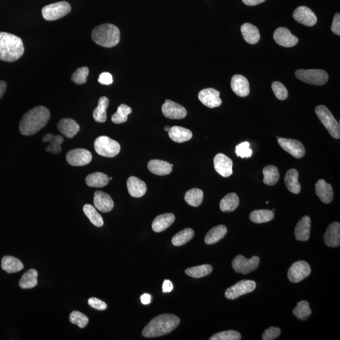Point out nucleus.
<instances>
[{"mask_svg":"<svg viewBox=\"0 0 340 340\" xmlns=\"http://www.w3.org/2000/svg\"><path fill=\"white\" fill-rule=\"evenodd\" d=\"M276 43L284 47H292L296 46L299 42L297 37L292 35L289 29L284 27L276 28L273 34Z\"/></svg>","mask_w":340,"mask_h":340,"instance_id":"obj_18","label":"nucleus"},{"mask_svg":"<svg viewBox=\"0 0 340 340\" xmlns=\"http://www.w3.org/2000/svg\"><path fill=\"white\" fill-rule=\"evenodd\" d=\"M274 94H275L276 98L280 100H286L288 98V91L283 83L275 81L271 85Z\"/></svg>","mask_w":340,"mask_h":340,"instance_id":"obj_49","label":"nucleus"},{"mask_svg":"<svg viewBox=\"0 0 340 340\" xmlns=\"http://www.w3.org/2000/svg\"><path fill=\"white\" fill-rule=\"evenodd\" d=\"M266 0H242V2L248 6H255V5L262 4Z\"/></svg>","mask_w":340,"mask_h":340,"instance_id":"obj_56","label":"nucleus"},{"mask_svg":"<svg viewBox=\"0 0 340 340\" xmlns=\"http://www.w3.org/2000/svg\"><path fill=\"white\" fill-rule=\"evenodd\" d=\"M263 183L267 186H275L280 178L278 168L273 165H268L263 168Z\"/></svg>","mask_w":340,"mask_h":340,"instance_id":"obj_38","label":"nucleus"},{"mask_svg":"<svg viewBox=\"0 0 340 340\" xmlns=\"http://www.w3.org/2000/svg\"><path fill=\"white\" fill-rule=\"evenodd\" d=\"M162 109L163 115L170 119H182L187 114L186 108L170 100H166Z\"/></svg>","mask_w":340,"mask_h":340,"instance_id":"obj_14","label":"nucleus"},{"mask_svg":"<svg viewBox=\"0 0 340 340\" xmlns=\"http://www.w3.org/2000/svg\"><path fill=\"white\" fill-rule=\"evenodd\" d=\"M71 10V5L68 2H60L43 7L42 15L45 20L54 21L65 17Z\"/></svg>","mask_w":340,"mask_h":340,"instance_id":"obj_8","label":"nucleus"},{"mask_svg":"<svg viewBox=\"0 0 340 340\" xmlns=\"http://www.w3.org/2000/svg\"><path fill=\"white\" fill-rule=\"evenodd\" d=\"M180 323V318L170 314H164L154 318L144 327L142 334L146 338H155L171 333Z\"/></svg>","mask_w":340,"mask_h":340,"instance_id":"obj_2","label":"nucleus"},{"mask_svg":"<svg viewBox=\"0 0 340 340\" xmlns=\"http://www.w3.org/2000/svg\"><path fill=\"white\" fill-rule=\"evenodd\" d=\"M141 301L142 304L147 305L150 304L151 301V295L149 294H144L141 296Z\"/></svg>","mask_w":340,"mask_h":340,"instance_id":"obj_57","label":"nucleus"},{"mask_svg":"<svg viewBox=\"0 0 340 340\" xmlns=\"http://www.w3.org/2000/svg\"><path fill=\"white\" fill-rule=\"evenodd\" d=\"M94 203L95 207L102 212H110L114 206L111 197L102 191H97L95 193Z\"/></svg>","mask_w":340,"mask_h":340,"instance_id":"obj_21","label":"nucleus"},{"mask_svg":"<svg viewBox=\"0 0 340 340\" xmlns=\"http://www.w3.org/2000/svg\"><path fill=\"white\" fill-rule=\"evenodd\" d=\"M89 75V69L87 67H81L75 71L71 76V80L76 85H83L87 81Z\"/></svg>","mask_w":340,"mask_h":340,"instance_id":"obj_47","label":"nucleus"},{"mask_svg":"<svg viewBox=\"0 0 340 340\" xmlns=\"http://www.w3.org/2000/svg\"><path fill=\"white\" fill-rule=\"evenodd\" d=\"M109 178H110V180H112V177H110Z\"/></svg>","mask_w":340,"mask_h":340,"instance_id":"obj_60","label":"nucleus"},{"mask_svg":"<svg viewBox=\"0 0 340 340\" xmlns=\"http://www.w3.org/2000/svg\"><path fill=\"white\" fill-rule=\"evenodd\" d=\"M173 285L169 280H165L163 284L162 290L164 293H168L173 291Z\"/></svg>","mask_w":340,"mask_h":340,"instance_id":"obj_55","label":"nucleus"},{"mask_svg":"<svg viewBox=\"0 0 340 340\" xmlns=\"http://www.w3.org/2000/svg\"><path fill=\"white\" fill-rule=\"evenodd\" d=\"M213 165L215 171L223 177H229L233 173V161L225 154H216L213 159Z\"/></svg>","mask_w":340,"mask_h":340,"instance_id":"obj_17","label":"nucleus"},{"mask_svg":"<svg viewBox=\"0 0 340 340\" xmlns=\"http://www.w3.org/2000/svg\"><path fill=\"white\" fill-rule=\"evenodd\" d=\"M316 193L321 202L329 204L333 199V190L330 184L321 179L316 184Z\"/></svg>","mask_w":340,"mask_h":340,"instance_id":"obj_25","label":"nucleus"},{"mask_svg":"<svg viewBox=\"0 0 340 340\" xmlns=\"http://www.w3.org/2000/svg\"><path fill=\"white\" fill-rule=\"evenodd\" d=\"M2 267L7 273H17L23 269V264L17 258L12 256H5L2 258Z\"/></svg>","mask_w":340,"mask_h":340,"instance_id":"obj_32","label":"nucleus"},{"mask_svg":"<svg viewBox=\"0 0 340 340\" xmlns=\"http://www.w3.org/2000/svg\"><path fill=\"white\" fill-rule=\"evenodd\" d=\"M70 321L71 323L75 324L80 328H85L89 323L88 318L77 311H74L71 313Z\"/></svg>","mask_w":340,"mask_h":340,"instance_id":"obj_46","label":"nucleus"},{"mask_svg":"<svg viewBox=\"0 0 340 340\" xmlns=\"http://www.w3.org/2000/svg\"><path fill=\"white\" fill-rule=\"evenodd\" d=\"M315 112L321 122L328 130L330 135L334 139H339V125L334 118L330 110L325 105H321L316 107Z\"/></svg>","mask_w":340,"mask_h":340,"instance_id":"obj_5","label":"nucleus"},{"mask_svg":"<svg viewBox=\"0 0 340 340\" xmlns=\"http://www.w3.org/2000/svg\"><path fill=\"white\" fill-rule=\"evenodd\" d=\"M324 241L327 246L336 248L340 245V224L334 222L329 226L324 235Z\"/></svg>","mask_w":340,"mask_h":340,"instance_id":"obj_23","label":"nucleus"},{"mask_svg":"<svg viewBox=\"0 0 340 340\" xmlns=\"http://www.w3.org/2000/svg\"><path fill=\"white\" fill-rule=\"evenodd\" d=\"M96 152L100 156L113 158L117 156L120 151V146L118 142L109 137L100 136L94 142Z\"/></svg>","mask_w":340,"mask_h":340,"instance_id":"obj_6","label":"nucleus"},{"mask_svg":"<svg viewBox=\"0 0 340 340\" xmlns=\"http://www.w3.org/2000/svg\"><path fill=\"white\" fill-rule=\"evenodd\" d=\"M279 145L285 151L294 158H301L304 157L305 150L301 142L295 139L278 138Z\"/></svg>","mask_w":340,"mask_h":340,"instance_id":"obj_13","label":"nucleus"},{"mask_svg":"<svg viewBox=\"0 0 340 340\" xmlns=\"http://www.w3.org/2000/svg\"><path fill=\"white\" fill-rule=\"evenodd\" d=\"M312 310L310 309L309 303L305 300L298 303L297 306L293 310V314L300 320H307L312 315Z\"/></svg>","mask_w":340,"mask_h":340,"instance_id":"obj_45","label":"nucleus"},{"mask_svg":"<svg viewBox=\"0 0 340 340\" xmlns=\"http://www.w3.org/2000/svg\"><path fill=\"white\" fill-rule=\"evenodd\" d=\"M168 136L171 140L182 143V142L191 140L192 138V133L188 129L180 127V126H173L170 128L168 131Z\"/></svg>","mask_w":340,"mask_h":340,"instance_id":"obj_28","label":"nucleus"},{"mask_svg":"<svg viewBox=\"0 0 340 340\" xmlns=\"http://www.w3.org/2000/svg\"><path fill=\"white\" fill-rule=\"evenodd\" d=\"M57 129L66 138H73L80 131V126L72 118H64L57 123Z\"/></svg>","mask_w":340,"mask_h":340,"instance_id":"obj_19","label":"nucleus"},{"mask_svg":"<svg viewBox=\"0 0 340 340\" xmlns=\"http://www.w3.org/2000/svg\"><path fill=\"white\" fill-rule=\"evenodd\" d=\"M127 187L129 194L135 198H139L146 193V184L136 176H131L130 178H129Z\"/></svg>","mask_w":340,"mask_h":340,"instance_id":"obj_24","label":"nucleus"},{"mask_svg":"<svg viewBox=\"0 0 340 340\" xmlns=\"http://www.w3.org/2000/svg\"><path fill=\"white\" fill-rule=\"evenodd\" d=\"M89 306L95 310L99 311H104L107 309V305L103 300L97 299L96 297H91L88 300Z\"/></svg>","mask_w":340,"mask_h":340,"instance_id":"obj_52","label":"nucleus"},{"mask_svg":"<svg viewBox=\"0 0 340 340\" xmlns=\"http://www.w3.org/2000/svg\"><path fill=\"white\" fill-rule=\"evenodd\" d=\"M312 220L308 215H305L299 221L295 229V237L297 241H306L310 237Z\"/></svg>","mask_w":340,"mask_h":340,"instance_id":"obj_22","label":"nucleus"},{"mask_svg":"<svg viewBox=\"0 0 340 340\" xmlns=\"http://www.w3.org/2000/svg\"><path fill=\"white\" fill-rule=\"evenodd\" d=\"M24 46L22 39L14 34L0 33V60L5 62H14L24 53Z\"/></svg>","mask_w":340,"mask_h":340,"instance_id":"obj_3","label":"nucleus"},{"mask_svg":"<svg viewBox=\"0 0 340 340\" xmlns=\"http://www.w3.org/2000/svg\"><path fill=\"white\" fill-rule=\"evenodd\" d=\"M91 38L99 46L111 48L119 43L120 30L115 25L105 23L94 29L91 33Z\"/></svg>","mask_w":340,"mask_h":340,"instance_id":"obj_4","label":"nucleus"},{"mask_svg":"<svg viewBox=\"0 0 340 340\" xmlns=\"http://www.w3.org/2000/svg\"><path fill=\"white\" fill-rule=\"evenodd\" d=\"M204 199V194L201 190L192 189L187 192L184 195V200L191 206L199 207L202 204Z\"/></svg>","mask_w":340,"mask_h":340,"instance_id":"obj_42","label":"nucleus"},{"mask_svg":"<svg viewBox=\"0 0 340 340\" xmlns=\"http://www.w3.org/2000/svg\"><path fill=\"white\" fill-rule=\"evenodd\" d=\"M132 113V109L128 105L126 104H121L118 106L117 112L112 115V122L116 125L127 122L128 115Z\"/></svg>","mask_w":340,"mask_h":340,"instance_id":"obj_44","label":"nucleus"},{"mask_svg":"<svg viewBox=\"0 0 340 340\" xmlns=\"http://www.w3.org/2000/svg\"><path fill=\"white\" fill-rule=\"evenodd\" d=\"M175 220L173 213H166L157 216L152 223V229L156 233H160L169 228Z\"/></svg>","mask_w":340,"mask_h":340,"instance_id":"obj_27","label":"nucleus"},{"mask_svg":"<svg viewBox=\"0 0 340 340\" xmlns=\"http://www.w3.org/2000/svg\"><path fill=\"white\" fill-rule=\"evenodd\" d=\"M281 330L280 328L275 327H270L266 329L262 335L263 340H273L280 336Z\"/></svg>","mask_w":340,"mask_h":340,"instance_id":"obj_51","label":"nucleus"},{"mask_svg":"<svg viewBox=\"0 0 340 340\" xmlns=\"http://www.w3.org/2000/svg\"><path fill=\"white\" fill-rule=\"evenodd\" d=\"M266 204H268V202H267V201L266 202Z\"/></svg>","mask_w":340,"mask_h":340,"instance_id":"obj_61","label":"nucleus"},{"mask_svg":"<svg viewBox=\"0 0 340 340\" xmlns=\"http://www.w3.org/2000/svg\"><path fill=\"white\" fill-rule=\"evenodd\" d=\"M110 178L106 174L102 172H96L89 174L86 178L87 186L95 188H101L109 184Z\"/></svg>","mask_w":340,"mask_h":340,"instance_id":"obj_33","label":"nucleus"},{"mask_svg":"<svg viewBox=\"0 0 340 340\" xmlns=\"http://www.w3.org/2000/svg\"><path fill=\"white\" fill-rule=\"evenodd\" d=\"M98 81L102 85H109L113 83V77L111 74L104 72L100 74Z\"/></svg>","mask_w":340,"mask_h":340,"instance_id":"obj_53","label":"nucleus"},{"mask_svg":"<svg viewBox=\"0 0 340 340\" xmlns=\"http://www.w3.org/2000/svg\"><path fill=\"white\" fill-rule=\"evenodd\" d=\"M241 334L234 330L220 332L209 338L210 340H240Z\"/></svg>","mask_w":340,"mask_h":340,"instance_id":"obj_48","label":"nucleus"},{"mask_svg":"<svg viewBox=\"0 0 340 340\" xmlns=\"http://www.w3.org/2000/svg\"><path fill=\"white\" fill-rule=\"evenodd\" d=\"M226 227L224 225H219L214 227L208 232L205 237V242L207 244H213L225 238L227 234Z\"/></svg>","mask_w":340,"mask_h":340,"instance_id":"obj_34","label":"nucleus"},{"mask_svg":"<svg viewBox=\"0 0 340 340\" xmlns=\"http://www.w3.org/2000/svg\"><path fill=\"white\" fill-rule=\"evenodd\" d=\"M331 30L334 34L340 36V14L337 13L334 16V19L331 25Z\"/></svg>","mask_w":340,"mask_h":340,"instance_id":"obj_54","label":"nucleus"},{"mask_svg":"<svg viewBox=\"0 0 340 340\" xmlns=\"http://www.w3.org/2000/svg\"><path fill=\"white\" fill-rule=\"evenodd\" d=\"M7 84L4 81H0V99L4 96L5 92L6 91Z\"/></svg>","mask_w":340,"mask_h":340,"instance_id":"obj_58","label":"nucleus"},{"mask_svg":"<svg viewBox=\"0 0 340 340\" xmlns=\"http://www.w3.org/2000/svg\"><path fill=\"white\" fill-rule=\"evenodd\" d=\"M83 212L85 213L86 217L89 219L90 222L96 227H102L104 226V220L102 215L97 212L96 208L90 204H86L83 207Z\"/></svg>","mask_w":340,"mask_h":340,"instance_id":"obj_43","label":"nucleus"},{"mask_svg":"<svg viewBox=\"0 0 340 340\" xmlns=\"http://www.w3.org/2000/svg\"><path fill=\"white\" fill-rule=\"evenodd\" d=\"M198 97L202 104L210 109L220 107L222 104L220 92L213 88L202 89L199 92Z\"/></svg>","mask_w":340,"mask_h":340,"instance_id":"obj_16","label":"nucleus"},{"mask_svg":"<svg viewBox=\"0 0 340 340\" xmlns=\"http://www.w3.org/2000/svg\"><path fill=\"white\" fill-rule=\"evenodd\" d=\"M260 261V258L257 256H254L250 259H247L243 256L238 255L232 262V266L236 272L246 275L257 269Z\"/></svg>","mask_w":340,"mask_h":340,"instance_id":"obj_9","label":"nucleus"},{"mask_svg":"<svg viewBox=\"0 0 340 340\" xmlns=\"http://www.w3.org/2000/svg\"><path fill=\"white\" fill-rule=\"evenodd\" d=\"M212 271V266L205 264L187 268L186 270V273L191 277L200 279L209 275Z\"/></svg>","mask_w":340,"mask_h":340,"instance_id":"obj_40","label":"nucleus"},{"mask_svg":"<svg viewBox=\"0 0 340 340\" xmlns=\"http://www.w3.org/2000/svg\"><path fill=\"white\" fill-rule=\"evenodd\" d=\"M170 129V127H169V126H167V127L165 128V131H167V132L169 131Z\"/></svg>","mask_w":340,"mask_h":340,"instance_id":"obj_59","label":"nucleus"},{"mask_svg":"<svg viewBox=\"0 0 340 340\" xmlns=\"http://www.w3.org/2000/svg\"><path fill=\"white\" fill-rule=\"evenodd\" d=\"M173 165L159 160H152L147 164L148 170L157 175H167L172 171Z\"/></svg>","mask_w":340,"mask_h":340,"instance_id":"obj_26","label":"nucleus"},{"mask_svg":"<svg viewBox=\"0 0 340 340\" xmlns=\"http://www.w3.org/2000/svg\"><path fill=\"white\" fill-rule=\"evenodd\" d=\"M299 178V173L296 169L289 170L285 176V183H286L287 188L292 193L298 194L301 191V186L298 181Z\"/></svg>","mask_w":340,"mask_h":340,"instance_id":"obj_31","label":"nucleus"},{"mask_svg":"<svg viewBox=\"0 0 340 340\" xmlns=\"http://www.w3.org/2000/svg\"><path fill=\"white\" fill-rule=\"evenodd\" d=\"M44 142H49V145L46 147V151L51 152L52 154H59L62 151L60 144L64 142V139L60 135H53L52 134H47L43 138Z\"/></svg>","mask_w":340,"mask_h":340,"instance_id":"obj_30","label":"nucleus"},{"mask_svg":"<svg viewBox=\"0 0 340 340\" xmlns=\"http://www.w3.org/2000/svg\"><path fill=\"white\" fill-rule=\"evenodd\" d=\"M239 199L235 193H230L224 197L220 202V209L223 212H231L238 208Z\"/></svg>","mask_w":340,"mask_h":340,"instance_id":"obj_36","label":"nucleus"},{"mask_svg":"<svg viewBox=\"0 0 340 340\" xmlns=\"http://www.w3.org/2000/svg\"><path fill=\"white\" fill-rule=\"evenodd\" d=\"M296 76L305 83L316 86L325 85L329 78L328 73L322 70H299Z\"/></svg>","mask_w":340,"mask_h":340,"instance_id":"obj_7","label":"nucleus"},{"mask_svg":"<svg viewBox=\"0 0 340 340\" xmlns=\"http://www.w3.org/2000/svg\"><path fill=\"white\" fill-rule=\"evenodd\" d=\"M274 216L273 212L270 210H255L250 213V219L253 223L261 224L273 220Z\"/></svg>","mask_w":340,"mask_h":340,"instance_id":"obj_39","label":"nucleus"},{"mask_svg":"<svg viewBox=\"0 0 340 340\" xmlns=\"http://www.w3.org/2000/svg\"><path fill=\"white\" fill-rule=\"evenodd\" d=\"M256 287H257V285L254 281L243 280L239 281L238 283L226 290L225 296L228 299H236L244 294L254 291Z\"/></svg>","mask_w":340,"mask_h":340,"instance_id":"obj_10","label":"nucleus"},{"mask_svg":"<svg viewBox=\"0 0 340 340\" xmlns=\"http://www.w3.org/2000/svg\"><path fill=\"white\" fill-rule=\"evenodd\" d=\"M312 272L309 263L305 261H299L293 263L290 267L288 274L289 280L292 283H300L307 278Z\"/></svg>","mask_w":340,"mask_h":340,"instance_id":"obj_11","label":"nucleus"},{"mask_svg":"<svg viewBox=\"0 0 340 340\" xmlns=\"http://www.w3.org/2000/svg\"><path fill=\"white\" fill-rule=\"evenodd\" d=\"M50 117L51 113L46 107L33 108L25 113L21 119L20 133L23 136L34 135L47 125Z\"/></svg>","mask_w":340,"mask_h":340,"instance_id":"obj_1","label":"nucleus"},{"mask_svg":"<svg viewBox=\"0 0 340 340\" xmlns=\"http://www.w3.org/2000/svg\"><path fill=\"white\" fill-rule=\"evenodd\" d=\"M109 105V100L106 97H100L98 106L94 110L93 117L97 122L104 123L107 120V109Z\"/></svg>","mask_w":340,"mask_h":340,"instance_id":"obj_35","label":"nucleus"},{"mask_svg":"<svg viewBox=\"0 0 340 340\" xmlns=\"http://www.w3.org/2000/svg\"><path fill=\"white\" fill-rule=\"evenodd\" d=\"M231 86L234 94L240 97L249 96L250 94V84L247 78L240 75L233 76L231 81Z\"/></svg>","mask_w":340,"mask_h":340,"instance_id":"obj_20","label":"nucleus"},{"mask_svg":"<svg viewBox=\"0 0 340 340\" xmlns=\"http://www.w3.org/2000/svg\"><path fill=\"white\" fill-rule=\"evenodd\" d=\"M194 236V231L191 228H187L175 234L171 239V242L175 246H182L191 241Z\"/></svg>","mask_w":340,"mask_h":340,"instance_id":"obj_41","label":"nucleus"},{"mask_svg":"<svg viewBox=\"0 0 340 340\" xmlns=\"http://www.w3.org/2000/svg\"><path fill=\"white\" fill-rule=\"evenodd\" d=\"M293 17L297 22L307 27H313L318 20L315 13L309 8L304 6L297 8L293 13Z\"/></svg>","mask_w":340,"mask_h":340,"instance_id":"obj_15","label":"nucleus"},{"mask_svg":"<svg viewBox=\"0 0 340 340\" xmlns=\"http://www.w3.org/2000/svg\"><path fill=\"white\" fill-rule=\"evenodd\" d=\"M38 272L36 269H30L23 274L19 282V286L23 289L34 288L38 284Z\"/></svg>","mask_w":340,"mask_h":340,"instance_id":"obj_37","label":"nucleus"},{"mask_svg":"<svg viewBox=\"0 0 340 340\" xmlns=\"http://www.w3.org/2000/svg\"><path fill=\"white\" fill-rule=\"evenodd\" d=\"M241 31L245 41L250 44H255L259 42L260 34L258 29L255 25L249 23L242 25Z\"/></svg>","mask_w":340,"mask_h":340,"instance_id":"obj_29","label":"nucleus"},{"mask_svg":"<svg viewBox=\"0 0 340 340\" xmlns=\"http://www.w3.org/2000/svg\"><path fill=\"white\" fill-rule=\"evenodd\" d=\"M249 142H243L236 147V153L237 156L242 158H250L252 155V150L250 148Z\"/></svg>","mask_w":340,"mask_h":340,"instance_id":"obj_50","label":"nucleus"},{"mask_svg":"<svg viewBox=\"0 0 340 340\" xmlns=\"http://www.w3.org/2000/svg\"><path fill=\"white\" fill-rule=\"evenodd\" d=\"M92 160V155L88 150L75 149L70 150L67 154V161L73 167H82L89 164Z\"/></svg>","mask_w":340,"mask_h":340,"instance_id":"obj_12","label":"nucleus"}]
</instances>
